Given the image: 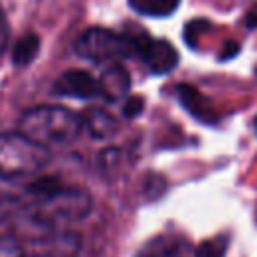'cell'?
Instances as JSON below:
<instances>
[{
  "label": "cell",
  "instance_id": "6da1fadb",
  "mask_svg": "<svg viewBox=\"0 0 257 257\" xmlns=\"http://www.w3.org/2000/svg\"><path fill=\"white\" fill-rule=\"evenodd\" d=\"M18 131L44 147L68 145L80 135L82 118L74 110L60 104H38L20 116Z\"/></svg>",
  "mask_w": 257,
  "mask_h": 257
},
{
  "label": "cell",
  "instance_id": "7a4b0ae2",
  "mask_svg": "<svg viewBox=\"0 0 257 257\" xmlns=\"http://www.w3.org/2000/svg\"><path fill=\"white\" fill-rule=\"evenodd\" d=\"M92 209L88 191L78 187H60L58 191L38 197L26 209V221L42 231H54L56 225L74 223L84 219Z\"/></svg>",
  "mask_w": 257,
  "mask_h": 257
},
{
  "label": "cell",
  "instance_id": "3957f363",
  "mask_svg": "<svg viewBox=\"0 0 257 257\" xmlns=\"http://www.w3.org/2000/svg\"><path fill=\"white\" fill-rule=\"evenodd\" d=\"M48 149L24 133L0 135V179L24 177L40 171L48 163Z\"/></svg>",
  "mask_w": 257,
  "mask_h": 257
},
{
  "label": "cell",
  "instance_id": "277c9868",
  "mask_svg": "<svg viewBox=\"0 0 257 257\" xmlns=\"http://www.w3.org/2000/svg\"><path fill=\"white\" fill-rule=\"evenodd\" d=\"M76 54L92 62H116L126 56H135V46L128 34H118L102 26L84 30L76 44Z\"/></svg>",
  "mask_w": 257,
  "mask_h": 257
},
{
  "label": "cell",
  "instance_id": "5b68a950",
  "mask_svg": "<svg viewBox=\"0 0 257 257\" xmlns=\"http://www.w3.org/2000/svg\"><path fill=\"white\" fill-rule=\"evenodd\" d=\"M128 36H131L133 46H135V56H139L151 72L167 74L177 66L179 54L171 42L151 38L145 32H137V34H128Z\"/></svg>",
  "mask_w": 257,
  "mask_h": 257
},
{
  "label": "cell",
  "instance_id": "8992f818",
  "mask_svg": "<svg viewBox=\"0 0 257 257\" xmlns=\"http://www.w3.org/2000/svg\"><path fill=\"white\" fill-rule=\"evenodd\" d=\"M52 92L58 96H72V98H92L100 96L98 80L86 70H66L60 74L52 86Z\"/></svg>",
  "mask_w": 257,
  "mask_h": 257
},
{
  "label": "cell",
  "instance_id": "52a82bcc",
  "mask_svg": "<svg viewBox=\"0 0 257 257\" xmlns=\"http://www.w3.org/2000/svg\"><path fill=\"white\" fill-rule=\"evenodd\" d=\"M96 80H98V92L106 100H118V98H124L128 94L131 76H128L126 68L118 60L116 62H108L102 68V72H100V76Z\"/></svg>",
  "mask_w": 257,
  "mask_h": 257
},
{
  "label": "cell",
  "instance_id": "ba28073f",
  "mask_svg": "<svg viewBox=\"0 0 257 257\" xmlns=\"http://www.w3.org/2000/svg\"><path fill=\"white\" fill-rule=\"evenodd\" d=\"M187 251V239L175 233H163L151 237L141 249L135 253V257H183Z\"/></svg>",
  "mask_w": 257,
  "mask_h": 257
},
{
  "label": "cell",
  "instance_id": "9c48e42d",
  "mask_svg": "<svg viewBox=\"0 0 257 257\" xmlns=\"http://www.w3.org/2000/svg\"><path fill=\"white\" fill-rule=\"evenodd\" d=\"M40 245L44 247L42 255L48 257H76L80 251V235L74 231H50L40 237Z\"/></svg>",
  "mask_w": 257,
  "mask_h": 257
},
{
  "label": "cell",
  "instance_id": "30bf717a",
  "mask_svg": "<svg viewBox=\"0 0 257 257\" xmlns=\"http://www.w3.org/2000/svg\"><path fill=\"white\" fill-rule=\"evenodd\" d=\"M177 96H179V102L201 122H207V124H213L217 122V112L213 108V104L191 84H179L177 86Z\"/></svg>",
  "mask_w": 257,
  "mask_h": 257
},
{
  "label": "cell",
  "instance_id": "8fae6325",
  "mask_svg": "<svg viewBox=\"0 0 257 257\" xmlns=\"http://www.w3.org/2000/svg\"><path fill=\"white\" fill-rule=\"evenodd\" d=\"M80 118L82 128H86L92 139H108L118 131L116 118L104 108H86L84 114H80Z\"/></svg>",
  "mask_w": 257,
  "mask_h": 257
},
{
  "label": "cell",
  "instance_id": "7c38bea8",
  "mask_svg": "<svg viewBox=\"0 0 257 257\" xmlns=\"http://www.w3.org/2000/svg\"><path fill=\"white\" fill-rule=\"evenodd\" d=\"M38 48H40V38L34 34V32H28L24 34L16 46H14V52H12V60L14 64L18 66H26L28 62H32L38 54Z\"/></svg>",
  "mask_w": 257,
  "mask_h": 257
},
{
  "label": "cell",
  "instance_id": "4fadbf2b",
  "mask_svg": "<svg viewBox=\"0 0 257 257\" xmlns=\"http://www.w3.org/2000/svg\"><path fill=\"white\" fill-rule=\"evenodd\" d=\"M131 6L145 16H169L177 10L179 0H128Z\"/></svg>",
  "mask_w": 257,
  "mask_h": 257
},
{
  "label": "cell",
  "instance_id": "5bb4252c",
  "mask_svg": "<svg viewBox=\"0 0 257 257\" xmlns=\"http://www.w3.org/2000/svg\"><path fill=\"white\" fill-rule=\"evenodd\" d=\"M227 245H229V237H227V235L211 237V239L203 241V243L195 249V257H225Z\"/></svg>",
  "mask_w": 257,
  "mask_h": 257
},
{
  "label": "cell",
  "instance_id": "9a60e30c",
  "mask_svg": "<svg viewBox=\"0 0 257 257\" xmlns=\"http://www.w3.org/2000/svg\"><path fill=\"white\" fill-rule=\"evenodd\" d=\"M60 187H62V185H60V181H58V179H54V177H44V179L34 181V183L28 187V193H30V195H34V197L38 199V197H46V195H50V193L58 191Z\"/></svg>",
  "mask_w": 257,
  "mask_h": 257
},
{
  "label": "cell",
  "instance_id": "2e32d148",
  "mask_svg": "<svg viewBox=\"0 0 257 257\" xmlns=\"http://www.w3.org/2000/svg\"><path fill=\"white\" fill-rule=\"evenodd\" d=\"M122 161V155L118 149H104L100 155H98V167L102 173H112Z\"/></svg>",
  "mask_w": 257,
  "mask_h": 257
},
{
  "label": "cell",
  "instance_id": "e0dca14e",
  "mask_svg": "<svg viewBox=\"0 0 257 257\" xmlns=\"http://www.w3.org/2000/svg\"><path fill=\"white\" fill-rule=\"evenodd\" d=\"M0 257H24L20 243L14 237H2L0 239Z\"/></svg>",
  "mask_w": 257,
  "mask_h": 257
},
{
  "label": "cell",
  "instance_id": "ac0fdd59",
  "mask_svg": "<svg viewBox=\"0 0 257 257\" xmlns=\"http://www.w3.org/2000/svg\"><path fill=\"white\" fill-rule=\"evenodd\" d=\"M124 98H126L124 104H122L124 116H137V114H141V110H143V106H145L143 98H141V96H124Z\"/></svg>",
  "mask_w": 257,
  "mask_h": 257
},
{
  "label": "cell",
  "instance_id": "d6986e66",
  "mask_svg": "<svg viewBox=\"0 0 257 257\" xmlns=\"http://www.w3.org/2000/svg\"><path fill=\"white\" fill-rule=\"evenodd\" d=\"M8 36H10V30H8V22H6V16L0 8V56L2 52L6 50V44H8Z\"/></svg>",
  "mask_w": 257,
  "mask_h": 257
},
{
  "label": "cell",
  "instance_id": "ffe728a7",
  "mask_svg": "<svg viewBox=\"0 0 257 257\" xmlns=\"http://www.w3.org/2000/svg\"><path fill=\"white\" fill-rule=\"evenodd\" d=\"M247 24L253 26V28H257V6L247 14Z\"/></svg>",
  "mask_w": 257,
  "mask_h": 257
},
{
  "label": "cell",
  "instance_id": "44dd1931",
  "mask_svg": "<svg viewBox=\"0 0 257 257\" xmlns=\"http://www.w3.org/2000/svg\"><path fill=\"white\" fill-rule=\"evenodd\" d=\"M4 215H6V209H4V205H2V201H0V221L4 219Z\"/></svg>",
  "mask_w": 257,
  "mask_h": 257
},
{
  "label": "cell",
  "instance_id": "7402d4cb",
  "mask_svg": "<svg viewBox=\"0 0 257 257\" xmlns=\"http://www.w3.org/2000/svg\"><path fill=\"white\" fill-rule=\"evenodd\" d=\"M253 126H255V135H257V116H255V122H253Z\"/></svg>",
  "mask_w": 257,
  "mask_h": 257
},
{
  "label": "cell",
  "instance_id": "603a6c76",
  "mask_svg": "<svg viewBox=\"0 0 257 257\" xmlns=\"http://www.w3.org/2000/svg\"><path fill=\"white\" fill-rule=\"evenodd\" d=\"M32 257H48V255H42V253H38V255H32Z\"/></svg>",
  "mask_w": 257,
  "mask_h": 257
}]
</instances>
